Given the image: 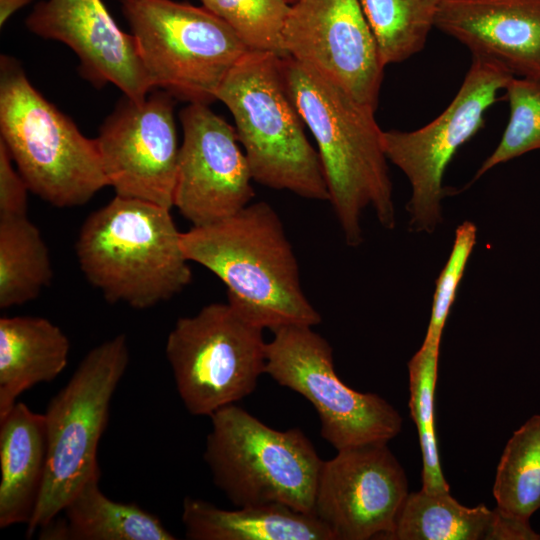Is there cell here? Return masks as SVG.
Returning <instances> with one entry per match:
<instances>
[{
	"mask_svg": "<svg viewBox=\"0 0 540 540\" xmlns=\"http://www.w3.org/2000/svg\"><path fill=\"white\" fill-rule=\"evenodd\" d=\"M282 66L289 94L317 143L347 245L361 244V214L368 206L384 228L394 229L393 188L375 109L291 57H284Z\"/></svg>",
	"mask_w": 540,
	"mask_h": 540,
	"instance_id": "1",
	"label": "cell"
},
{
	"mask_svg": "<svg viewBox=\"0 0 540 540\" xmlns=\"http://www.w3.org/2000/svg\"><path fill=\"white\" fill-rule=\"evenodd\" d=\"M189 261L214 273L227 301L262 329L315 326L321 315L305 296L299 266L282 221L271 205L256 202L233 216L182 233Z\"/></svg>",
	"mask_w": 540,
	"mask_h": 540,
	"instance_id": "2",
	"label": "cell"
},
{
	"mask_svg": "<svg viewBox=\"0 0 540 540\" xmlns=\"http://www.w3.org/2000/svg\"><path fill=\"white\" fill-rule=\"evenodd\" d=\"M168 208L115 196L84 221L75 245L81 271L110 303L146 309L192 280Z\"/></svg>",
	"mask_w": 540,
	"mask_h": 540,
	"instance_id": "3",
	"label": "cell"
},
{
	"mask_svg": "<svg viewBox=\"0 0 540 540\" xmlns=\"http://www.w3.org/2000/svg\"><path fill=\"white\" fill-rule=\"evenodd\" d=\"M282 59L269 52H246L222 82L217 100L233 116L255 182L329 201L320 157L289 94Z\"/></svg>",
	"mask_w": 540,
	"mask_h": 540,
	"instance_id": "4",
	"label": "cell"
},
{
	"mask_svg": "<svg viewBox=\"0 0 540 540\" xmlns=\"http://www.w3.org/2000/svg\"><path fill=\"white\" fill-rule=\"evenodd\" d=\"M0 134L29 190L55 207L84 205L108 186L97 140L83 135L8 55L0 59Z\"/></svg>",
	"mask_w": 540,
	"mask_h": 540,
	"instance_id": "5",
	"label": "cell"
},
{
	"mask_svg": "<svg viewBox=\"0 0 540 540\" xmlns=\"http://www.w3.org/2000/svg\"><path fill=\"white\" fill-rule=\"evenodd\" d=\"M209 418L203 458L229 501L312 513L323 460L301 429L271 428L236 404Z\"/></svg>",
	"mask_w": 540,
	"mask_h": 540,
	"instance_id": "6",
	"label": "cell"
},
{
	"mask_svg": "<svg viewBox=\"0 0 540 540\" xmlns=\"http://www.w3.org/2000/svg\"><path fill=\"white\" fill-rule=\"evenodd\" d=\"M129 349L119 334L91 349L44 413L47 460L41 493L26 536L52 522L93 474L112 397L127 369Z\"/></svg>",
	"mask_w": 540,
	"mask_h": 540,
	"instance_id": "7",
	"label": "cell"
},
{
	"mask_svg": "<svg viewBox=\"0 0 540 540\" xmlns=\"http://www.w3.org/2000/svg\"><path fill=\"white\" fill-rule=\"evenodd\" d=\"M149 81L174 98L217 100L227 74L249 50L217 15L175 0H121Z\"/></svg>",
	"mask_w": 540,
	"mask_h": 540,
	"instance_id": "8",
	"label": "cell"
},
{
	"mask_svg": "<svg viewBox=\"0 0 540 540\" xmlns=\"http://www.w3.org/2000/svg\"><path fill=\"white\" fill-rule=\"evenodd\" d=\"M263 330L228 301L211 303L176 321L165 354L191 415L209 417L253 393L265 374Z\"/></svg>",
	"mask_w": 540,
	"mask_h": 540,
	"instance_id": "9",
	"label": "cell"
},
{
	"mask_svg": "<svg viewBox=\"0 0 540 540\" xmlns=\"http://www.w3.org/2000/svg\"><path fill=\"white\" fill-rule=\"evenodd\" d=\"M266 346L265 374L309 401L321 436L336 450L389 442L402 427L399 412L375 393L347 386L336 374L329 342L307 325L273 331Z\"/></svg>",
	"mask_w": 540,
	"mask_h": 540,
	"instance_id": "10",
	"label": "cell"
},
{
	"mask_svg": "<svg viewBox=\"0 0 540 540\" xmlns=\"http://www.w3.org/2000/svg\"><path fill=\"white\" fill-rule=\"evenodd\" d=\"M500 64L472 57L464 80L446 109L413 131H383L387 159L408 178L410 229L431 233L442 221L443 176L457 150L484 124L485 112L513 77Z\"/></svg>",
	"mask_w": 540,
	"mask_h": 540,
	"instance_id": "11",
	"label": "cell"
},
{
	"mask_svg": "<svg viewBox=\"0 0 540 540\" xmlns=\"http://www.w3.org/2000/svg\"><path fill=\"white\" fill-rule=\"evenodd\" d=\"M173 96L151 91L124 95L96 138L103 169L116 196L173 207L180 146Z\"/></svg>",
	"mask_w": 540,
	"mask_h": 540,
	"instance_id": "12",
	"label": "cell"
},
{
	"mask_svg": "<svg viewBox=\"0 0 540 540\" xmlns=\"http://www.w3.org/2000/svg\"><path fill=\"white\" fill-rule=\"evenodd\" d=\"M283 44L288 57L376 110L386 66L359 0H296Z\"/></svg>",
	"mask_w": 540,
	"mask_h": 540,
	"instance_id": "13",
	"label": "cell"
},
{
	"mask_svg": "<svg viewBox=\"0 0 540 540\" xmlns=\"http://www.w3.org/2000/svg\"><path fill=\"white\" fill-rule=\"evenodd\" d=\"M408 494L406 473L387 442L367 443L323 461L312 513L333 540L384 539Z\"/></svg>",
	"mask_w": 540,
	"mask_h": 540,
	"instance_id": "14",
	"label": "cell"
},
{
	"mask_svg": "<svg viewBox=\"0 0 540 540\" xmlns=\"http://www.w3.org/2000/svg\"><path fill=\"white\" fill-rule=\"evenodd\" d=\"M179 116L183 141L173 207L193 226L235 215L255 195L235 128L206 104L190 103Z\"/></svg>",
	"mask_w": 540,
	"mask_h": 540,
	"instance_id": "15",
	"label": "cell"
},
{
	"mask_svg": "<svg viewBox=\"0 0 540 540\" xmlns=\"http://www.w3.org/2000/svg\"><path fill=\"white\" fill-rule=\"evenodd\" d=\"M26 26L37 36L71 48L81 74L92 84H113L133 100L154 90L133 34L120 29L102 0L40 1Z\"/></svg>",
	"mask_w": 540,
	"mask_h": 540,
	"instance_id": "16",
	"label": "cell"
},
{
	"mask_svg": "<svg viewBox=\"0 0 540 540\" xmlns=\"http://www.w3.org/2000/svg\"><path fill=\"white\" fill-rule=\"evenodd\" d=\"M435 27L512 75L540 78V0H441Z\"/></svg>",
	"mask_w": 540,
	"mask_h": 540,
	"instance_id": "17",
	"label": "cell"
},
{
	"mask_svg": "<svg viewBox=\"0 0 540 540\" xmlns=\"http://www.w3.org/2000/svg\"><path fill=\"white\" fill-rule=\"evenodd\" d=\"M529 523L484 504L466 507L446 493L422 489L406 497L384 540H538Z\"/></svg>",
	"mask_w": 540,
	"mask_h": 540,
	"instance_id": "18",
	"label": "cell"
},
{
	"mask_svg": "<svg viewBox=\"0 0 540 540\" xmlns=\"http://www.w3.org/2000/svg\"><path fill=\"white\" fill-rule=\"evenodd\" d=\"M46 460L44 414L18 401L0 418V528L29 523L44 482Z\"/></svg>",
	"mask_w": 540,
	"mask_h": 540,
	"instance_id": "19",
	"label": "cell"
},
{
	"mask_svg": "<svg viewBox=\"0 0 540 540\" xmlns=\"http://www.w3.org/2000/svg\"><path fill=\"white\" fill-rule=\"evenodd\" d=\"M182 523L190 540H333L313 513L281 504H259L225 510L187 496Z\"/></svg>",
	"mask_w": 540,
	"mask_h": 540,
	"instance_id": "20",
	"label": "cell"
},
{
	"mask_svg": "<svg viewBox=\"0 0 540 540\" xmlns=\"http://www.w3.org/2000/svg\"><path fill=\"white\" fill-rule=\"evenodd\" d=\"M70 341L60 327L36 316L0 319V418L33 386L66 367Z\"/></svg>",
	"mask_w": 540,
	"mask_h": 540,
	"instance_id": "21",
	"label": "cell"
},
{
	"mask_svg": "<svg viewBox=\"0 0 540 540\" xmlns=\"http://www.w3.org/2000/svg\"><path fill=\"white\" fill-rule=\"evenodd\" d=\"M101 471L68 501L64 518L40 529L44 540H175L161 520L136 503L118 502L100 489Z\"/></svg>",
	"mask_w": 540,
	"mask_h": 540,
	"instance_id": "22",
	"label": "cell"
},
{
	"mask_svg": "<svg viewBox=\"0 0 540 540\" xmlns=\"http://www.w3.org/2000/svg\"><path fill=\"white\" fill-rule=\"evenodd\" d=\"M53 278L39 229L27 216L0 218V307L35 299Z\"/></svg>",
	"mask_w": 540,
	"mask_h": 540,
	"instance_id": "23",
	"label": "cell"
},
{
	"mask_svg": "<svg viewBox=\"0 0 540 540\" xmlns=\"http://www.w3.org/2000/svg\"><path fill=\"white\" fill-rule=\"evenodd\" d=\"M493 495L507 517L529 523L540 508V415H533L508 440L497 466Z\"/></svg>",
	"mask_w": 540,
	"mask_h": 540,
	"instance_id": "24",
	"label": "cell"
},
{
	"mask_svg": "<svg viewBox=\"0 0 540 540\" xmlns=\"http://www.w3.org/2000/svg\"><path fill=\"white\" fill-rule=\"evenodd\" d=\"M441 0H359L385 66L420 52Z\"/></svg>",
	"mask_w": 540,
	"mask_h": 540,
	"instance_id": "25",
	"label": "cell"
},
{
	"mask_svg": "<svg viewBox=\"0 0 540 540\" xmlns=\"http://www.w3.org/2000/svg\"><path fill=\"white\" fill-rule=\"evenodd\" d=\"M440 343L425 341L408 362L409 407L417 427L422 453V490L449 492L442 473L434 427V395Z\"/></svg>",
	"mask_w": 540,
	"mask_h": 540,
	"instance_id": "26",
	"label": "cell"
},
{
	"mask_svg": "<svg viewBox=\"0 0 540 540\" xmlns=\"http://www.w3.org/2000/svg\"><path fill=\"white\" fill-rule=\"evenodd\" d=\"M221 18L249 51L288 57L283 30L291 5L286 0H201Z\"/></svg>",
	"mask_w": 540,
	"mask_h": 540,
	"instance_id": "27",
	"label": "cell"
},
{
	"mask_svg": "<svg viewBox=\"0 0 540 540\" xmlns=\"http://www.w3.org/2000/svg\"><path fill=\"white\" fill-rule=\"evenodd\" d=\"M505 91L510 108L507 126L474 180L498 164L540 149V78L513 76Z\"/></svg>",
	"mask_w": 540,
	"mask_h": 540,
	"instance_id": "28",
	"label": "cell"
},
{
	"mask_svg": "<svg viewBox=\"0 0 540 540\" xmlns=\"http://www.w3.org/2000/svg\"><path fill=\"white\" fill-rule=\"evenodd\" d=\"M477 228L470 221L460 224L449 258L441 270L433 296L431 316L425 341L440 343L442 332L456 298L458 285L463 277L468 259L476 244Z\"/></svg>",
	"mask_w": 540,
	"mask_h": 540,
	"instance_id": "29",
	"label": "cell"
},
{
	"mask_svg": "<svg viewBox=\"0 0 540 540\" xmlns=\"http://www.w3.org/2000/svg\"><path fill=\"white\" fill-rule=\"evenodd\" d=\"M0 140V218L27 216L29 187Z\"/></svg>",
	"mask_w": 540,
	"mask_h": 540,
	"instance_id": "30",
	"label": "cell"
},
{
	"mask_svg": "<svg viewBox=\"0 0 540 540\" xmlns=\"http://www.w3.org/2000/svg\"><path fill=\"white\" fill-rule=\"evenodd\" d=\"M32 1L33 0H0V26L3 27L15 12Z\"/></svg>",
	"mask_w": 540,
	"mask_h": 540,
	"instance_id": "31",
	"label": "cell"
},
{
	"mask_svg": "<svg viewBox=\"0 0 540 540\" xmlns=\"http://www.w3.org/2000/svg\"><path fill=\"white\" fill-rule=\"evenodd\" d=\"M286 1L289 3V2H295L296 0H286Z\"/></svg>",
	"mask_w": 540,
	"mask_h": 540,
	"instance_id": "32",
	"label": "cell"
}]
</instances>
